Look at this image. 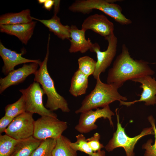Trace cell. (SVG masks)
Masks as SVG:
<instances>
[{"label":"cell","instance_id":"cell-1","mask_svg":"<svg viewBox=\"0 0 156 156\" xmlns=\"http://www.w3.org/2000/svg\"><path fill=\"white\" fill-rule=\"evenodd\" d=\"M149 64L142 60L133 59L127 47L123 44L121 53L108 71L107 83L112 84L118 88L127 81L144 76L152 75L155 72L149 67Z\"/></svg>","mask_w":156,"mask_h":156},{"label":"cell","instance_id":"cell-2","mask_svg":"<svg viewBox=\"0 0 156 156\" xmlns=\"http://www.w3.org/2000/svg\"><path fill=\"white\" fill-rule=\"evenodd\" d=\"M50 39V36H49L46 56L39 66L40 68L34 74V80L41 85L44 94L47 96V100L45 106L47 108L52 111L60 109L63 112L68 113L70 111V109L67 101L56 91L54 81L47 70Z\"/></svg>","mask_w":156,"mask_h":156},{"label":"cell","instance_id":"cell-3","mask_svg":"<svg viewBox=\"0 0 156 156\" xmlns=\"http://www.w3.org/2000/svg\"><path fill=\"white\" fill-rule=\"evenodd\" d=\"M118 89L112 84L103 83L100 78H98L94 89L86 96L81 106L75 113L78 114L99 107L103 108L117 101H127V97L121 95Z\"/></svg>","mask_w":156,"mask_h":156},{"label":"cell","instance_id":"cell-4","mask_svg":"<svg viewBox=\"0 0 156 156\" xmlns=\"http://www.w3.org/2000/svg\"><path fill=\"white\" fill-rule=\"evenodd\" d=\"M114 0H76L68 7L69 10L74 12L84 14H89L93 10H100L122 25H128L131 21L126 18L122 13V9Z\"/></svg>","mask_w":156,"mask_h":156},{"label":"cell","instance_id":"cell-5","mask_svg":"<svg viewBox=\"0 0 156 156\" xmlns=\"http://www.w3.org/2000/svg\"><path fill=\"white\" fill-rule=\"evenodd\" d=\"M118 109L115 110L117 120V128L114 133L112 138L105 146L106 150L110 152L119 147L124 148L126 156H134V149L137 142L143 137L147 135H154L153 128L151 126L143 129L140 133L133 138H130L125 133V128H123L120 122Z\"/></svg>","mask_w":156,"mask_h":156},{"label":"cell","instance_id":"cell-6","mask_svg":"<svg viewBox=\"0 0 156 156\" xmlns=\"http://www.w3.org/2000/svg\"><path fill=\"white\" fill-rule=\"evenodd\" d=\"M19 91L24 96L26 111L37 114L41 116H49L57 118L55 113L44 105L43 97L44 94L39 83L34 81L27 88Z\"/></svg>","mask_w":156,"mask_h":156},{"label":"cell","instance_id":"cell-7","mask_svg":"<svg viewBox=\"0 0 156 156\" xmlns=\"http://www.w3.org/2000/svg\"><path fill=\"white\" fill-rule=\"evenodd\" d=\"M68 127L67 123L57 118L49 116H42L34 122L33 136L40 140L48 138L57 139Z\"/></svg>","mask_w":156,"mask_h":156},{"label":"cell","instance_id":"cell-8","mask_svg":"<svg viewBox=\"0 0 156 156\" xmlns=\"http://www.w3.org/2000/svg\"><path fill=\"white\" fill-rule=\"evenodd\" d=\"M108 42L107 49L104 51L100 50V47L96 42L93 43L90 51L96 53V68L93 75L96 80L100 78V74L104 73L110 66L115 57L117 51L118 38L114 33L105 38Z\"/></svg>","mask_w":156,"mask_h":156},{"label":"cell","instance_id":"cell-9","mask_svg":"<svg viewBox=\"0 0 156 156\" xmlns=\"http://www.w3.org/2000/svg\"><path fill=\"white\" fill-rule=\"evenodd\" d=\"M33 114L26 111L15 117L6 129L5 134L16 140L33 136L35 122Z\"/></svg>","mask_w":156,"mask_h":156},{"label":"cell","instance_id":"cell-10","mask_svg":"<svg viewBox=\"0 0 156 156\" xmlns=\"http://www.w3.org/2000/svg\"><path fill=\"white\" fill-rule=\"evenodd\" d=\"M114 115L109 105L101 109L97 108L95 111L92 109L86 111L81 113L78 123L75 129L82 134L88 133L97 128L98 126L95 122L98 119L102 118L108 119L110 125L113 127L112 116Z\"/></svg>","mask_w":156,"mask_h":156},{"label":"cell","instance_id":"cell-11","mask_svg":"<svg viewBox=\"0 0 156 156\" xmlns=\"http://www.w3.org/2000/svg\"><path fill=\"white\" fill-rule=\"evenodd\" d=\"M131 81L141 83L140 88L142 89L140 98L138 100L127 102L120 101V105L129 106L136 102H144L146 106L153 105L156 104V81L151 75H145L135 78Z\"/></svg>","mask_w":156,"mask_h":156},{"label":"cell","instance_id":"cell-12","mask_svg":"<svg viewBox=\"0 0 156 156\" xmlns=\"http://www.w3.org/2000/svg\"><path fill=\"white\" fill-rule=\"evenodd\" d=\"M39 65L36 63L25 64L21 68L14 70L7 76L0 79V93H2L10 86L16 85L24 81L30 75L34 74Z\"/></svg>","mask_w":156,"mask_h":156},{"label":"cell","instance_id":"cell-13","mask_svg":"<svg viewBox=\"0 0 156 156\" xmlns=\"http://www.w3.org/2000/svg\"><path fill=\"white\" fill-rule=\"evenodd\" d=\"M25 52L24 50L20 53H17L6 48L0 42V55L4 63L1 72L5 75H7L14 70V68L16 66L22 64L36 63L39 66L40 65L42 62L39 59H29L23 57L22 55Z\"/></svg>","mask_w":156,"mask_h":156},{"label":"cell","instance_id":"cell-14","mask_svg":"<svg viewBox=\"0 0 156 156\" xmlns=\"http://www.w3.org/2000/svg\"><path fill=\"white\" fill-rule=\"evenodd\" d=\"M81 29L86 31L91 30L105 38L114 33V25L105 15L95 14L84 20Z\"/></svg>","mask_w":156,"mask_h":156},{"label":"cell","instance_id":"cell-15","mask_svg":"<svg viewBox=\"0 0 156 156\" xmlns=\"http://www.w3.org/2000/svg\"><path fill=\"white\" fill-rule=\"evenodd\" d=\"M36 22L14 25H0V31L17 37L24 44L27 45L31 38Z\"/></svg>","mask_w":156,"mask_h":156},{"label":"cell","instance_id":"cell-16","mask_svg":"<svg viewBox=\"0 0 156 156\" xmlns=\"http://www.w3.org/2000/svg\"><path fill=\"white\" fill-rule=\"evenodd\" d=\"M86 31L81 29H79L75 25H71L69 39L70 44L68 50L70 53L80 52L83 53L90 50L93 43L89 38L87 40L86 39Z\"/></svg>","mask_w":156,"mask_h":156},{"label":"cell","instance_id":"cell-17","mask_svg":"<svg viewBox=\"0 0 156 156\" xmlns=\"http://www.w3.org/2000/svg\"><path fill=\"white\" fill-rule=\"evenodd\" d=\"M32 18L41 22L59 38L62 40L70 39V26L63 25L57 14H54L52 18L49 19H39L33 17Z\"/></svg>","mask_w":156,"mask_h":156},{"label":"cell","instance_id":"cell-18","mask_svg":"<svg viewBox=\"0 0 156 156\" xmlns=\"http://www.w3.org/2000/svg\"><path fill=\"white\" fill-rule=\"evenodd\" d=\"M41 141L33 136L26 139L19 140L10 156H30Z\"/></svg>","mask_w":156,"mask_h":156},{"label":"cell","instance_id":"cell-19","mask_svg":"<svg viewBox=\"0 0 156 156\" xmlns=\"http://www.w3.org/2000/svg\"><path fill=\"white\" fill-rule=\"evenodd\" d=\"M29 9L17 13H8L0 16V25H14L29 23L32 21Z\"/></svg>","mask_w":156,"mask_h":156},{"label":"cell","instance_id":"cell-20","mask_svg":"<svg viewBox=\"0 0 156 156\" xmlns=\"http://www.w3.org/2000/svg\"><path fill=\"white\" fill-rule=\"evenodd\" d=\"M88 77L78 69L75 71L71 80L70 94L75 97L85 94L88 86Z\"/></svg>","mask_w":156,"mask_h":156},{"label":"cell","instance_id":"cell-21","mask_svg":"<svg viewBox=\"0 0 156 156\" xmlns=\"http://www.w3.org/2000/svg\"><path fill=\"white\" fill-rule=\"evenodd\" d=\"M70 141L67 137L62 135L57 138L52 156H77V151L70 146Z\"/></svg>","mask_w":156,"mask_h":156},{"label":"cell","instance_id":"cell-22","mask_svg":"<svg viewBox=\"0 0 156 156\" xmlns=\"http://www.w3.org/2000/svg\"><path fill=\"white\" fill-rule=\"evenodd\" d=\"M5 111V115L13 118L26 112V106L24 96L22 95L16 102L6 106Z\"/></svg>","mask_w":156,"mask_h":156},{"label":"cell","instance_id":"cell-23","mask_svg":"<svg viewBox=\"0 0 156 156\" xmlns=\"http://www.w3.org/2000/svg\"><path fill=\"white\" fill-rule=\"evenodd\" d=\"M56 139L48 138L42 140L39 145L30 156H52L56 144Z\"/></svg>","mask_w":156,"mask_h":156},{"label":"cell","instance_id":"cell-24","mask_svg":"<svg viewBox=\"0 0 156 156\" xmlns=\"http://www.w3.org/2000/svg\"><path fill=\"white\" fill-rule=\"evenodd\" d=\"M19 140L6 134H0V156H10Z\"/></svg>","mask_w":156,"mask_h":156},{"label":"cell","instance_id":"cell-25","mask_svg":"<svg viewBox=\"0 0 156 156\" xmlns=\"http://www.w3.org/2000/svg\"><path fill=\"white\" fill-rule=\"evenodd\" d=\"M78 70L89 77L93 75L96 68V61L88 56L80 57L78 60Z\"/></svg>","mask_w":156,"mask_h":156},{"label":"cell","instance_id":"cell-26","mask_svg":"<svg viewBox=\"0 0 156 156\" xmlns=\"http://www.w3.org/2000/svg\"><path fill=\"white\" fill-rule=\"evenodd\" d=\"M77 141L72 142L70 141L69 144L70 146L75 151H80L92 156L94 152L89 146L87 139L82 134L76 136Z\"/></svg>","mask_w":156,"mask_h":156},{"label":"cell","instance_id":"cell-27","mask_svg":"<svg viewBox=\"0 0 156 156\" xmlns=\"http://www.w3.org/2000/svg\"><path fill=\"white\" fill-rule=\"evenodd\" d=\"M148 119L153 128L155 142L152 144L153 140L151 139H150L142 145V148L145 150L144 156H156V127L155 120L152 115L149 116L148 117Z\"/></svg>","mask_w":156,"mask_h":156},{"label":"cell","instance_id":"cell-28","mask_svg":"<svg viewBox=\"0 0 156 156\" xmlns=\"http://www.w3.org/2000/svg\"><path fill=\"white\" fill-rule=\"evenodd\" d=\"M100 134L96 133L92 137L87 139L89 146L94 152L100 151L104 147L100 142Z\"/></svg>","mask_w":156,"mask_h":156},{"label":"cell","instance_id":"cell-29","mask_svg":"<svg viewBox=\"0 0 156 156\" xmlns=\"http://www.w3.org/2000/svg\"><path fill=\"white\" fill-rule=\"evenodd\" d=\"M14 118L4 115L0 119V133L1 134L5 131L13 120Z\"/></svg>","mask_w":156,"mask_h":156},{"label":"cell","instance_id":"cell-30","mask_svg":"<svg viewBox=\"0 0 156 156\" xmlns=\"http://www.w3.org/2000/svg\"><path fill=\"white\" fill-rule=\"evenodd\" d=\"M55 0H46L43 4V8L48 11H50L54 5Z\"/></svg>","mask_w":156,"mask_h":156},{"label":"cell","instance_id":"cell-31","mask_svg":"<svg viewBox=\"0 0 156 156\" xmlns=\"http://www.w3.org/2000/svg\"><path fill=\"white\" fill-rule=\"evenodd\" d=\"M60 0H55L54 4V14H57L59 10Z\"/></svg>","mask_w":156,"mask_h":156},{"label":"cell","instance_id":"cell-32","mask_svg":"<svg viewBox=\"0 0 156 156\" xmlns=\"http://www.w3.org/2000/svg\"><path fill=\"white\" fill-rule=\"evenodd\" d=\"M105 152L104 150H101L96 152H94L92 156H105Z\"/></svg>","mask_w":156,"mask_h":156},{"label":"cell","instance_id":"cell-33","mask_svg":"<svg viewBox=\"0 0 156 156\" xmlns=\"http://www.w3.org/2000/svg\"><path fill=\"white\" fill-rule=\"evenodd\" d=\"M46 1V0H38V3L40 4H44Z\"/></svg>","mask_w":156,"mask_h":156}]
</instances>
